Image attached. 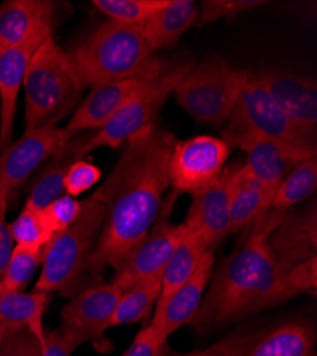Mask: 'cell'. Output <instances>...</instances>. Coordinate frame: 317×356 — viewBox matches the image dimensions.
<instances>
[{
	"label": "cell",
	"mask_w": 317,
	"mask_h": 356,
	"mask_svg": "<svg viewBox=\"0 0 317 356\" xmlns=\"http://www.w3.org/2000/svg\"><path fill=\"white\" fill-rule=\"evenodd\" d=\"M49 302L44 292H12L0 285V322L6 331H32L43 345L46 331L43 315Z\"/></svg>",
	"instance_id": "484cf974"
},
{
	"label": "cell",
	"mask_w": 317,
	"mask_h": 356,
	"mask_svg": "<svg viewBox=\"0 0 317 356\" xmlns=\"http://www.w3.org/2000/svg\"><path fill=\"white\" fill-rule=\"evenodd\" d=\"M269 138L317 153V136L298 127L259 83L246 70L245 83L237 99L222 138L230 145L242 138Z\"/></svg>",
	"instance_id": "52a82bcc"
},
{
	"label": "cell",
	"mask_w": 317,
	"mask_h": 356,
	"mask_svg": "<svg viewBox=\"0 0 317 356\" xmlns=\"http://www.w3.org/2000/svg\"><path fill=\"white\" fill-rule=\"evenodd\" d=\"M50 36H53V31L47 29L0 54V152L13 143L16 104L28 63L40 44Z\"/></svg>",
	"instance_id": "9a60e30c"
},
{
	"label": "cell",
	"mask_w": 317,
	"mask_h": 356,
	"mask_svg": "<svg viewBox=\"0 0 317 356\" xmlns=\"http://www.w3.org/2000/svg\"><path fill=\"white\" fill-rule=\"evenodd\" d=\"M252 74L298 127L317 136V84L314 80L282 70H253Z\"/></svg>",
	"instance_id": "5bb4252c"
},
{
	"label": "cell",
	"mask_w": 317,
	"mask_h": 356,
	"mask_svg": "<svg viewBox=\"0 0 317 356\" xmlns=\"http://www.w3.org/2000/svg\"><path fill=\"white\" fill-rule=\"evenodd\" d=\"M168 350L166 341L161 339L151 325L142 328L130 348L121 356H164Z\"/></svg>",
	"instance_id": "d590c367"
},
{
	"label": "cell",
	"mask_w": 317,
	"mask_h": 356,
	"mask_svg": "<svg viewBox=\"0 0 317 356\" xmlns=\"http://www.w3.org/2000/svg\"><path fill=\"white\" fill-rule=\"evenodd\" d=\"M24 133L57 127L73 114L83 99L84 86L78 80L67 51L53 36L33 54L24 79Z\"/></svg>",
	"instance_id": "277c9868"
},
{
	"label": "cell",
	"mask_w": 317,
	"mask_h": 356,
	"mask_svg": "<svg viewBox=\"0 0 317 356\" xmlns=\"http://www.w3.org/2000/svg\"><path fill=\"white\" fill-rule=\"evenodd\" d=\"M284 214L271 207L252 224L243 245L221 264L191 322L196 331L222 328L298 295L269 247L271 235Z\"/></svg>",
	"instance_id": "7a4b0ae2"
},
{
	"label": "cell",
	"mask_w": 317,
	"mask_h": 356,
	"mask_svg": "<svg viewBox=\"0 0 317 356\" xmlns=\"http://www.w3.org/2000/svg\"><path fill=\"white\" fill-rule=\"evenodd\" d=\"M230 145L212 136L175 140L168 164L169 187L177 194H196L215 183L225 170Z\"/></svg>",
	"instance_id": "9c48e42d"
},
{
	"label": "cell",
	"mask_w": 317,
	"mask_h": 356,
	"mask_svg": "<svg viewBox=\"0 0 317 356\" xmlns=\"http://www.w3.org/2000/svg\"><path fill=\"white\" fill-rule=\"evenodd\" d=\"M67 54L84 88L153 79L165 70L144 39L141 26L115 20L103 23Z\"/></svg>",
	"instance_id": "3957f363"
},
{
	"label": "cell",
	"mask_w": 317,
	"mask_h": 356,
	"mask_svg": "<svg viewBox=\"0 0 317 356\" xmlns=\"http://www.w3.org/2000/svg\"><path fill=\"white\" fill-rule=\"evenodd\" d=\"M266 5L262 0H205L198 13V26H205L223 19H234L245 12Z\"/></svg>",
	"instance_id": "1f68e13d"
},
{
	"label": "cell",
	"mask_w": 317,
	"mask_h": 356,
	"mask_svg": "<svg viewBox=\"0 0 317 356\" xmlns=\"http://www.w3.org/2000/svg\"><path fill=\"white\" fill-rule=\"evenodd\" d=\"M235 167L237 164L225 167L215 183L192 195L184 221L212 251L230 234V195Z\"/></svg>",
	"instance_id": "4fadbf2b"
},
{
	"label": "cell",
	"mask_w": 317,
	"mask_h": 356,
	"mask_svg": "<svg viewBox=\"0 0 317 356\" xmlns=\"http://www.w3.org/2000/svg\"><path fill=\"white\" fill-rule=\"evenodd\" d=\"M271 251L284 271L316 257L317 210L316 201L302 211H286L269 238Z\"/></svg>",
	"instance_id": "e0dca14e"
},
{
	"label": "cell",
	"mask_w": 317,
	"mask_h": 356,
	"mask_svg": "<svg viewBox=\"0 0 317 356\" xmlns=\"http://www.w3.org/2000/svg\"><path fill=\"white\" fill-rule=\"evenodd\" d=\"M101 180V170L85 160L74 163L65 175V193L70 197H78L94 187Z\"/></svg>",
	"instance_id": "836d02e7"
},
{
	"label": "cell",
	"mask_w": 317,
	"mask_h": 356,
	"mask_svg": "<svg viewBox=\"0 0 317 356\" xmlns=\"http://www.w3.org/2000/svg\"><path fill=\"white\" fill-rule=\"evenodd\" d=\"M5 335H6V328H5V325L0 322V349H2V343H3Z\"/></svg>",
	"instance_id": "60d3db41"
},
{
	"label": "cell",
	"mask_w": 317,
	"mask_h": 356,
	"mask_svg": "<svg viewBox=\"0 0 317 356\" xmlns=\"http://www.w3.org/2000/svg\"><path fill=\"white\" fill-rule=\"evenodd\" d=\"M317 187V156L303 160L276 188L272 207L289 211L293 205L310 198Z\"/></svg>",
	"instance_id": "83f0119b"
},
{
	"label": "cell",
	"mask_w": 317,
	"mask_h": 356,
	"mask_svg": "<svg viewBox=\"0 0 317 356\" xmlns=\"http://www.w3.org/2000/svg\"><path fill=\"white\" fill-rule=\"evenodd\" d=\"M276 190L266 187L246 170L237 164L230 195V234L250 227L272 207Z\"/></svg>",
	"instance_id": "603a6c76"
},
{
	"label": "cell",
	"mask_w": 317,
	"mask_h": 356,
	"mask_svg": "<svg viewBox=\"0 0 317 356\" xmlns=\"http://www.w3.org/2000/svg\"><path fill=\"white\" fill-rule=\"evenodd\" d=\"M287 282L293 291L300 295L314 292L317 286V257L309 258L286 271Z\"/></svg>",
	"instance_id": "8d00e7d4"
},
{
	"label": "cell",
	"mask_w": 317,
	"mask_h": 356,
	"mask_svg": "<svg viewBox=\"0 0 317 356\" xmlns=\"http://www.w3.org/2000/svg\"><path fill=\"white\" fill-rule=\"evenodd\" d=\"M178 195L172 191L164 200L161 214L153 228L115 270L111 284L121 292L142 280L162 273L165 268L184 234V224H172L169 221V214Z\"/></svg>",
	"instance_id": "30bf717a"
},
{
	"label": "cell",
	"mask_w": 317,
	"mask_h": 356,
	"mask_svg": "<svg viewBox=\"0 0 317 356\" xmlns=\"http://www.w3.org/2000/svg\"><path fill=\"white\" fill-rule=\"evenodd\" d=\"M10 232L16 245L46 248L54 234L47 228L42 213L23 207L17 218L10 222Z\"/></svg>",
	"instance_id": "4dcf8cb0"
},
{
	"label": "cell",
	"mask_w": 317,
	"mask_h": 356,
	"mask_svg": "<svg viewBox=\"0 0 317 356\" xmlns=\"http://www.w3.org/2000/svg\"><path fill=\"white\" fill-rule=\"evenodd\" d=\"M105 209L103 201L90 195L83 201L80 217L65 231L55 234L44 250L36 292H65L73 288L87 270L98 240Z\"/></svg>",
	"instance_id": "5b68a950"
},
{
	"label": "cell",
	"mask_w": 317,
	"mask_h": 356,
	"mask_svg": "<svg viewBox=\"0 0 317 356\" xmlns=\"http://www.w3.org/2000/svg\"><path fill=\"white\" fill-rule=\"evenodd\" d=\"M207 251L208 248L205 247L204 241L199 238V235L184 224V234L181 240L162 270L161 293L151 322H157L160 319L171 295L191 278Z\"/></svg>",
	"instance_id": "cb8c5ba5"
},
{
	"label": "cell",
	"mask_w": 317,
	"mask_h": 356,
	"mask_svg": "<svg viewBox=\"0 0 317 356\" xmlns=\"http://www.w3.org/2000/svg\"><path fill=\"white\" fill-rule=\"evenodd\" d=\"M9 200V194L0 195V285H2V277L16 245L10 232V224L6 220Z\"/></svg>",
	"instance_id": "74e56055"
},
{
	"label": "cell",
	"mask_w": 317,
	"mask_h": 356,
	"mask_svg": "<svg viewBox=\"0 0 317 356\" xmlns=\"http://www.w3.org/2000/svg\"><path fill=\"white\" fill-rule=\"evenodd\" d=\"M194 0H169L168 5L141 24L144 39L153 51L172 46L198 22Z\"/></svg>",
	"instance_id": "d4e9b609"
},
{
	"label": "cell",
	"mask_w": 317,
	"mask_h": 356,
	"mask_svg": "<svg viewBox=\"0 0 317 356\" xmlns=\"http://www.w3.org/2000/svg\"><path fill=\"white\" fill-rule=\"evenodd\" d=\"M81 210L83 201H78L74 197L66 194L51 201L40 213L47 228L55 235L74 224L80 217Z\"/></svg>",
	"instance_id": "d6a6232c"
},
{
	"label": "cell",
	"mask_w": 317,
	"mask_h": 356,
	"mask_svg": "<svg viewBox=\"0 0 317 356\" xmlns=\"http://www.w3.org/2000/svg\"><path fill=\"white\" fill-rule=\"evenodd\" d=\"M316 330L310 322L289 321L253 335L237 356H313Z\"/></svg>",
	"instance_id": "7402d4cb"
},
{
	"label": "cell",
	"mask_w": 317,
	"mask_h": 356,
	"mask_svg": "<svg viewBox=\"0 0 317 356\" xmlns=\"http://www.w3.org/2000/svg\"><path fill=\"white\" fill-rule=\"evenodd\" d=\"M77 346L62 328L46 332L42 345V356H71Z\"/></svg>",
	"instance_id": "f35d334b"
},
{
	"label": "cell",
	"mask_w": 317,
	"mask_h": 356,
	"mask_svg": "<svg viewBox=\"0 0 317 356\" xmlns=\"http://www.w3.org/2000/svg\"><path fill=\"white\" fill-rule=\"evenodd\" d=\"M120 296L121 291L111 282H97L77 291L62 311L60 328L76 346L101 337L110 328Z\"/></svg>",
	"instance_id": "7c38bea8"
},
{
	"label": "cell",
	"mask_w": 317,
	"mask_h": 356,
	"mask_svg": "<svg viewBox=\"0 0 317 356\" xmlns=\"http://www.w3.org/2000/svg\"><path fill=\"white\" fill-rule=\"evenodd\" d=\"M0 356H42V343L28 330L6 331Z\"/></svg>",
	"instance_id": "e575fe53"
},
{
	"label": "cell",
	"mask_w": 317,
	"mask_h": 356,
	"mask_svg": "<svg viewBox=\"0 0 317 356\" xmlns=\"http://www.w3.org/2000/svg\"><path fill=\"white\" fill-rule=\"evenodd\" d=\"M85 150V133L74 136L55 156L50 157L43 168L28 186V194L24 207L42 211L51 201L65 193V175L77 161L87 156Z\"/></svg>",
	"instance_id": "44dd1931"
},
{
	"label": "cell",
	"mask_w": 317,
	"mask_h": 356,
	"mask_svg": "<svg viewBox=\"0 0 317 356\" xmlns=\"http://www.w3.org/2000/svg\"><path fill=\"white\" fill-rule=\"evenodd\" d=\"M57 3L49 0H9L0 6V54L42 31H54Z\"/></svg>",
	"instance_id": "ffe728a7"
},
{
	"label": "cell",
	"mask_w": 317,
	"mask_h": 356,
	"mask_svg": "<svg viewBox=\"0 0 317 356\" xmlns=\"http://www.w3.org/2000/svg\"><path fill=\"white\" fill-rule=\"evenodd\" d=\"M46 248H32L24 245H15L5 274L2 277V286L12 292H24L39 268Z\"/></svg>",
	"instance_id": "f1b7e54d"
},
{
	"label": "cell",
	"mask_w": 317,
	"mask_h": 356,
	"mask_svg": "<svg viewBox=\"0 0 317 356\" xmlns=\"http://www.w3.org/2000/svg\"><path fill=\"white\" fill-rule=\"evenodd\" d=\"M161 275L162 273L148 277L121 292L110 328L141 322L150 316L161 293Z\"/></svg>",
	"instance_id": "4316f807"
},
{
	"label": "cell",
	"mask_w": 317,
	"mask_h": 356,
	"mask_svg": "<svg viewBox=\"0 0 317 356\" xmlns=\"http://www.w3.org/2000/svg\"><path fill=\"white\" fill-rule=\"evenodd\" d=\"M253 335H234L222 339L221 342L215 343L214 346L200 350V352H195L192 355L188 356H237L243 348L245 345L250 341Z\"/></svg>",
	"instance_id": "ab89813d"
},
{
	"label": "cell",
	"mask_w": 317,
	"mask_h": 356,
	"mask_svg": "<svg viewBox=\"0 0 317 356\" xmlns=\"http://www.w3.org/2000/svg\"><path fill=\"white\" fill-rule=\"evenodd\" d=\"M175 138L157 123L126 141L107 180L93 193L105 214L87 264L98 281L108 268L117 270L158 220L169 187L168 164Z\"/></svg>",
	"instance_id": "6da1fadb"
},
{
	"label": "cell",
	"mask_w": 317,
	"mask_h": 356,
	"mask_svg": "<svg viewBox=\"0 0 317 356\" xmlns=\"http://www.w3.org/2000/svg\"><path fill=\"white\" fill-rule=\"evenodd\" d=\"M169 0H94L93 5L108 20L141 26L165 8Z\"/></svg>",
	"instance_id": "f546056e"
},
{
	"label": "cell",
	"mask_w": 317,
	"mask_h": 356,
	"mask_svg": "<svg viewBox=\"0 0 317 356\" xmlns=\"http://www.w3.org/2000/svg\"><path fill=\"white\" fill-rule=\"evenodd\" d=\"M157 77L146 80H123L93 87L89 96L81 100L71 114L65 130L74 137L84 131H96L101 129L127 100Z\"/></svg>",
	"instance_id": "ac0fdd59"
},
{
	"label": "cell",
	"mask_w": 317,
	"mask_h": 356,
	"mask_svg": "<svg viewBox=\"0 0 317 356\" xmlns=\"http://www.w3.org/2000/svg\"><path fill=\"white\" fill-rule=\"evenodd\" d=\"M192 66L194 63L187 62L164 70L155 80L127 100L101 129L87 131V152L92 153L101 147H120L144 129L157 123L160 110Z\"/></svg>",
	"instance_id": "ba28073f"
},
{
	"label": "cell",
	"mask_w": 317,
	"mask_h": 356,
	"mask_svg": "<svg viewBox=\"0 0 317 356\" xmlns=\"http://www.w3.org/2000/svg\"><path fill=\"white\" fill-rule=\"evenodd\" d=\"M230 147L246 153V170L269 188L276 190L279 184L289 175L303 160L317 156L303 148L269 140V138H242Z\"/></svg>",
	"instance_id": "2e32d148"
},
{
	"label": "cell",
	"mask_w": 317,
	"mask_h": 356,
	"mask_svg": "<svg viewBox=\"0 0 317 356\" xmlns=\"http://www.w3.org/2000/svg\"><path fill=\"white\" fill-rule=\"evenodd\" d=\"M246 70L235 69L219 56L194 65L175 87L177 103L198 123L225 126L235 107Z\"/></svg>",
	"instance_id": "8992f818"
},
{
	"label": "cell",
	"mask_w": 317,
	"mask_h": 356,
	"mask_svg": "<svg viewBox=\"0 0 317 356\" xmlns=\"http://www.w3.org/2000/svg\"><path fill=\"white\" fill-rule=\"evenodd\" d=\"M214 264V251L208 250L191 278L171 295L160 319L150 322L161 339L168 341L172 334L192 322L207 292V285L211 281Z\"/></svg>",
	"instance_id": "d6986e66"
},
{
	"label": "cell",
	"mask_w": 317,
	"mask_h": 356,
	"mask_svg": "<svg viewBox=\"0 0 317 356\" xmlns=\"http://www.w3.org/2000/svg\"><path fill=\"white\" fill-rule=\"evenodd\" d=\"M73 137L60 127L23 133L0 152V195L9 194L31 180L35 171L55 156Z\"/></svg>",
	"instance_id": "8fae6325"
}]
</instances>
